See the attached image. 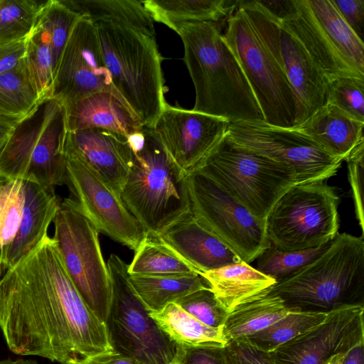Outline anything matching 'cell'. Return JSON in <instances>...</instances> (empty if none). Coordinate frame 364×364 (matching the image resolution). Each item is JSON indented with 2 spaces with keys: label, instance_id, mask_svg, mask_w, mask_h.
<instances>
[{
  "label": "cell",
  "instance_id": "d6986e66",
  "mask_svg": "<svg viewBox=\"0 0 364 364\" xmlns=\"http://www.w3.org/2000/svg\"><path fill=\"white\" fill-rule=\"evenodd\" d=\"M363 312V305L329 311L320 324L269 354L278 364H326L364 341Z\"/></svg>",
  "mask_w": 364,
  "mask_h": 364
},
{
  "label": "cell",
  "instance_id": "f546056e",
  "mask_svg": "<svg viewBox=\"0 0 364 364\" xmlns=\"http://www.w3.org/2000/svg\"><path fill=\"white\" fill-rule=\"evenodd\" d=\"M159 328L177 346H225L223 326L205 325L176 303L159 312L149 313Z\"/></svg>",
  "mask_w": 364,
  "mask_h": 364
},
{
  "label": "cell",
  "instance_id": "9a60e30c",
  "mask_svg": "<svg viewBox=\"0 0 364 364\" xmlns=\"http://www.w3.org/2000/svg\"><path fill=\"white\" fill-rule=\"evenodd\" d=\"M191 209L197 222L250 264L271 244L264 223L206 176H187Z\"/></svg>",
  "mask_w": 364,
  "mask_h": 364
},
{
  "label": "cell",
  "instance_id": "d6a6232c",
  "mask_svg": "<svg viewBox=\"0 0 364 364\" xmlns=\"http://www.w3.org/2000/svg\"><path fill=\"white\" fill-rule=\"evenodd\" d=\"M41 100L23 58L16 68L0 74V110L6 114L21 119Z\"/></svg>",
  "mask_w": 364,
  "mask_h": 364
},
{
  "label": "cell",
  "instance_id": "4dcf8cb0",
  "mask_svg": "<svg viewBox=\"0 0 364 364\" xmlns=\"http://www.w3.org/2000/svg\"><path fill=\"white\" fill-rule=\"evenodd\" d=\"M134 252V256L128 264L129 275L198 274L188 261L158 235L146 232Z\"/></svg>",
  "mask_w": 364,
  "mask_h": 364
},
{
  "label": "cell",
  "instance_id": "8d00e7d4",
  "mask_svg": "<svg viewBox=\"0 0 364 364\" xmlns=\"http://www.w3.org/2000/svg\"><path fill=\"white\" fill-rule=\"evenodd\" d=\"M45 1L0 0V45L28 38Z\"/></svg>",
  "mask_w": 364,
  "mask_h": 364
},
{
  "label": "cell",
  "instance_id": "484cf974",
  "mask_svg": "<svg viewBox=\"0 0 364 364\" xmlns=\"http://www.w3.org/2000/svg\"><path fill=\"white\" fill-rule=\"evenodd\" d=\"M129 284L149 313L159 312L167 305L200 289L209 287L197 273L161 275H129Z\"/></svg>",
  "mask_w": 364,
  "mask_h": 364
},
{
  "label": "cell",
  "instance_id": "d590c367",
  "mask_svg": "<svg viewBox=\"0 0 364 364\" xmlns=\"http://www.w3.org/2000/svg\"><path fill=\"white\" fill-rule=\"evenodd\" d=\"M331 242L315 248L296 251H284L270 245L256 259V269L276 283L282 282L313 262Z\"/></svg>",
  "mask_w": 364,
  "mask_h": 364
},
{
  "label": "cell",
  "instance_id": "2e32d148",
  "mask_svg": "<svg viewBox=\"0 0 364 364\" xmlns=\"http://www.w3.org/2000/svg\"><path fill=\"white\" fill-rule=\"evenodd\" d=\"M226 136L290 168L299 184L324 182L336 174L343 161L298 131L271 125L264 120L230 123Z\"/></svg>",
  "mask_w": 364,
  "mask_h": 364
},
{
  "label": "cell",
  "instance_id": "277c9868",
  "mask_svg": "<svg viewBox=\"0 0 364 364\" xmlns=\"http://www.w3.org/2000/svg\"><path fill=\"white\" fill-rule=\"evenodd\" d=\"M128 138L134 157L120 197L145 232L159 235L191 212L187 177L150 128Z\"/></svg>",
  "mask_w": 364,
  "mask_h": 364
},
{
  "label": "cell",
  "instance_id": "44dd1931",
  "mask_svg": "<svg viewBox=\"0 0 364 364\" xmlns=\"http://www.w3.org/2000/svg\"><path fill=\"white\" fill-rule=\"evenodd\" d=\"M202 274L242 261L227 245L200 225L192 212L158 235Z\"/></svg>",
  "mask_w": 364,
  "mask_h": 364
},
{
  "label": "cell",
  "instance_id": "4fadbf2b",
  "mask_svg": "<svg viewBox=\"0 0 364 364\" xmlns=\"http://www.w3.org/2000/svg\"><path fill=\"white\" fill-rule=\"evenodd\" d=\"M239 6L286 73L297 100L295 127L327 103L330 82L301 41L262 1Z\"/></svg>",
  "mask_w": 364,
  "mask_h": 364
},
{
  "label": "cell",
  "instance_id": "e0dca14e",
  "mask_svg": "<svg viewBox=\"0 0 364 364\" xmlns=\"http://www.w3.org/2000/svg\"><path fill=\"white\" fill-rule=\"evenodd\" d=\"M100 91L111 92L125 103L112 84L95 25L90 20L80 17L61 55L51 97L66 106Z\"/></svg>",
  "mask_w": 364,
  "mask_h": 364
},
{
  "label": "cell",
  "instance_id": "816d5d0a",
  "mask_svg": "<svg viewBox=\"0 0 364 364\" xmlns=\"http://www.w3.org/2000/svg\"><path fill=\"white\" fill-rule=\"evenodd\" d=\"M6 180L4 179V178H2L1 176H0V188L1 186V185L6 181Z\"/></svg>",
  "mask_w": 364,
  "mask_h": 364
},
{
  "label": "cell",
  "instance_id": "ab89813d",
  "mask_svg": "<svg viewBox=\"0 0 364 364\" xmlns=\"http://www.w3.org/2000/svg\"><path fill=\"white\" fill-rule=\"evenodd\" d=\"M174 303L201 323L213 328L223 326L228 314L210 287L193 291Z\"/></svg>",
  "mask_w": 364,
  "mask_h": 364
},
{
  "label": "cell",
  "instance_id": "f907efd6",
  "mask_svg": "<svg viewBox=\"0 0 364 364\" xmlns=\"http://www.w3.org/2000/svg\"><path fill=\"white\" fill-rule=\"evenodd\" d=\"M346 354H339L333 357L326 364H343Z\"/></svg>",
  "mask_w": 364,
  "mask_h": 364
},
{
  "label": "cell",
  "instance_id": "5b68a950",
  "mask_svg": "<svg viewBox=\"0 0 364 364\" xmlns=\"http://www.w3.org/2000/svg\"><path fill=\"white\" fill-rule=\"evenodd\" d=\"M94 24L115 90L141 125L152 128L166 103L156 37L117 24Z\"/></svg>",
  "mask_w": 364,
  "mask_h": 364
},
{
  "label": "cell",
  "instance_id": "f6af8a7d",
  "mask_svg": "<svg viewBox=\"0 0 364 364\" xmlns=\"http://www.w3.org/2000/svg\"><path fill=\"white\" fill-rule=\"evenodd\" d=\"M28 38L0 45V74L16 68L26 54Z\"/></svg>",
  "mask_w": 364,
  "mask_h": 364
},
{
  "label": "cell",
  "instance_id": "b9f144b4",
  "mask_svg": "<svg viewBox=\"0 0 364 364\" xmlns=\"http://www.w3.org/2000/svg\"><path fill=\"white\" fill-rule=\"evenodd\" d=\"M176 364H230L225 346L176 345Z\"/></svg>",
  "mask_w": 364,
  "mask_h": 364
},
{
  "label": "cell",
  "instance_id": "f1b7e54d",
  "mask_svg": "<svg viewBox=\"0 0 364 364\" xmlns=\"http://www.w3.org/2000/svg\"><path fill=\"white\" fill-rule=\"evenodd\" d=\"M154 21L176 31L181 24L210 21L216 23L235 9L225 0H145L141 1Z\"/></svg>",
  "mask_w": 364,
  "mask_h": 364
},
{
  "label": "cell",
  "instance_id": "5bb4252c",
  "mask_svg": "<svg viewBox=\"0 0 364 364\" xmlns=\"http://www.w3.org/2000/svg\"><path fill=\"white\" fill-rule=\"evenodd\" d=\"M64 154L70 196L60 204L80 213L99 232L136 250L146 232L120 196L65 141Z\"/></svg>",
  "mask_w": 364,
  "mask_h": 364
},
{
  "label": "cell",
  "instance_id": "836d02e7",
  "mask_svg": "<svg viewBox=\"0 0 364 364\" xmlns=\"http://www.w3.org/2000/svg\"><path fill=\"white\" fill-rule=\"evenodd\" d=\"M80 18L62 0L45 1L39 11L35 27L42 30L47 36L54 76L65 45Z\"/></svg>",
  "mask_w": 364,
  "mask_h": 364
},
{
  "label": "cell",
  "instance_id": "6da1fadb",
  "mask_svg": "<svg viewBox=\"0 0 364 364\" xmlns=\"http://www.w3.org/2000/svg\"><path fill=\"white\" fill-rule=\"evenodd\" d=\"M0 330L14 354L60 364L113 351L106 323L81 297L48 235L0 279Z\"/></svg>",
  "mask_w": 364,
  "mask_h": 364
},
{
  "label": "cell",
  "instance_id": "30bf717a",
  "mask_svg": "<svg viewBox=\"0 0 364 364\" xmlns=\"http://www.w3.org/2000/svg\"><path fill=\"white\" fill-rule=\"evenodd\" d=\"M339 198L325 182L297 184L275 203L264 223L271 245L284 251L315 248L338 233Z\"/></svg>",
  "mask_w": 364,
  "mask_h": 364
},
{
  "label": "cell",
  "instance_id": "9c48e42d",
  "mask_svg": "<svg viewBox=\"0 0 364 364\" xmlns=\"http://www.w3.org/2000/svg\"><path fill=\"white\" fill-rule=\"evenodd\" d=\"M223 36L247 80L264 121L276 127H294L297 100L286 73L239 5L228 15Z\"/></svg>",
  "mask_w": 364,
  "mask_h": 364
},
{
  "label": "cell",
  "instance_id": "7402d4cb",
  "mask_svg": "<svg viewBox=\"0 0 364 364\" xmlns=\"http://www.w3.org/2000/svg\"><path fill=\"white\" fill-rule=\"evenodd\" d=\"M65 108L69 132L100 128L129 136L143 127L138 117L124 102L106 91L87 95Z\"/></svg>",
  "mask_w": 364,
  "mask_h": 364
},
{
  "label": "cell",
  "instance_id": "603a6c76",
  "mask_svg": "<svg viewBox=\"0 0 364 364\" xmlns=\"http://www.w3.org/2000/svg\"><path fill=\"white\" fill-rule=\"evenodd\" d=\"M364 122L326 103L301 124L292 127L330 155L346 161L364 142Z\"/></svg>",
  "mask_w": 364,
  "mask_h": 364
},
{
  "label": "cell",
  "instance_id": "7bdbcfd3",
  "mask_svg": "<svg viewBox=\"0 0 364 364\" xmlns=\"http://www.w3.org/2000/svg\"><path fill=\"white\" fill-rule=\"evenodd\" d=\"M225 349L230 364H278L269 353L257 349L242 338L228 341Z\"/></svg>",
  "mask_w": 364,
  "mask_h": 364
},
{
  "label": "cell",
  "instance_id": "7c38bea8",
  "mask_svg": "<svg viewBox=\"0 0 364 364\" xmlns=\"http://www.w3.org/2000/svg\"><path fill=\"white\" fill-rule=\"evenodd\" d=\"M53 223V238L69 277L89 309L106 323L112 302V286L99 232L80 213L61 204Z\"/></svg>",
  "mask_w": 364,
  "mask_h": 364
},
{
  "label": "cell",
  "instance_id": "83f0119b",
  "mask_svg": "<svg viewBox=\"0 0 364 364\" xmlns=\"http://www.w3.org/2000/svg\"><path fill=\"white\" fill-rule=\"evenodd\" d=\"M80 17L92 23L117 24L156 37L154 21L141 1L62 0Z\"/></svg>",
  "mask_w": 364,
  "mask_h": 364
},
{
  "label": "cell",
  "instance_id": "ffe728a7",
  "mask_svg": "<svg viewBox=\"0 0 364 364\" xmlns=\"http://www.w3.org/2000/svg\"><path fill=\"white\" fill-rule=\"evenodd\" d=\"M65 143L120 196L134 157L128 136L90 128L67 131Z\"/></svg>",
  "mask_w": 364,
  "mask_h": 364
},
{
  "label": "cell",
  "instance_id": "ee69618b",
  "mask_svg": "<svg viewBox=\"0 0 364 364\" xmlns=\"http://www.w3.org/2000/svg\"><path fill=\"white\" fill-rule=\"evenodd\" d=\"M338 13L363 41L364 32V1L363 0H331Z\"/></svg>",
  "mask_w": 364,
  "mask_h": 364
},
{
  "label": "cell",
  "instance_id": "bcb514c9",
  "mask_svg": "<svg viewBox=\"0 0 364 364\" xmlns=\"http://www.w3.org/2000/svg\"><path fill=\"white\" fill-rule=\"evenodd\" d=\"M80 364H137L114 351L99 355L82 361Z\"/></svg>",
  "mask_w": 364,
  "mask_h": 364
},
{
  "label": "cell",
  "instance_id": "681fc988",
  "mask_svg": "<svg viewBox=\"0 0 364 364\" xmlns=\"http://www.w3.org/2000/svg\"><path fill=\"white\" fill-rule=\"evenodd\" d=\"M0 364H38L35 360L17 358L15 360L8 358L0 360Z\"/></svg>",
  "mask_w": 364,
  "mask_h": 364
},
{
  "label": "cell",
  "instance_id": "60d3db41",
  "mask_svg": "<svg viewBox=\"0 0 364 364\" xmlns=\"http://www.w3.org/2000/svg\"><path fill=\"white\" fill-rule=\"evenodd\" d=\"M346 161L348 163V180L354 201L355 216L363 236L364 142L357 146Z\"/></svg>",
  "mask_w": 364,
  "mask_h": 364
},
{
  "label": "cell",
  "instance_id": "f5cc1de1",
  "mask_svg": "<svg viewBox=\"0 0 364 364\" xmlns=\"http://www.w3.org/2000/svg\"><path fill=\"white\" fill-rule=\"evenodd\" d=\"M0 117H11V116H9L7 114H6L5 113H4L3 112H1L0 110ZM16 118V117H15Z\"/></svg>",
  "mask_w": 364,
  "mask_h": 364
},
{
  "label": "cell",
  "instance_id": "ac0fdd59",
  "mask_svg": "<svg viewBox=\"0 0 364 364\" xmlns=\"http://www.w3.org/2000/svg\"><path fill=\"white\" fill-rule=\"evenodd\" d=\"M229 124L223 118L166 102L150 129L178 169L187 177L225 137Z\"/></svg>",
  "mask_w": 364,
  "mask_h": 364
},
{
  "label": "cell",
  "instance_id": "f35d334b",
  "mask_svg": "<svg viewBox=\"0 0 364 364\" xmlns=\"http://www.w3.org/2000/svg\"><path fill=\"white\" fill-rule=\"evenodd\" d=\"M364 80L342 77L329 84L328 101L352 118L364 122Z\"/></svg>",
  "mask_w": 364,
  "mask_h": 364
},
{
  "label": "cell",
  "instance_id": "db71d44e",
  "mask_svg": "<svg viewBox=\"0 0 364 364\" xmlns=\"http://www.w3.org/2000/svg\"><path fill=\"white\" fill-rule=\"evenodd\" d=\"M171 364H176V363L174 361H173Z\"/></svg>",
  "mask_w": 364,
  "mask_h": 364
},
{
  "label": "cell",
  "instance_id": "4316f807",
  "mask_svg": "<svg viewBox=\"0 0 364 364\" xmlns=\"http://www.w3.org/2000/svg\"><path fill=\"white\" fill-rule=\"evenodd\" d=\"M291 310L267 289L228 313L223 326L227 341L246 338L279 321Z\"/></svg>",
  "mask_w": 364,
  "mask_h": 364
},
{
  "label": "cell",
  "instance_id": "3957f363",
  "mask_svg": "<svg viewBox=\"0 0 364 364\" xmlns=\"http://www.w3.org/2000/svg\"><path fill=\"white\" fill-rule=\"evenodd\" d=\"M267 291L290 310L328 313L344 306H364L363 236L338 233L313 262Z\"/></svg>",
  "mask_w": 364,
  "mask_h": 364
},
{
  "label": "cell",
  "instance_id": "e575fe53",
  "mask_svg": "<svg viewBox=\"0 0 364 364\" xmlns=\"http://www.w3.org/2000/svg\"><path fill=\"white\" fill-rule=\"evenodd\" d=\"M24 181L6 180L0 188V278L6 272V257L18 232L24 205Z\"/></svg>",
  "mask_w": 364,
  "mask_h": 364
},
{
  "label": "cell",
  "instance_id": "1f68e13d",
  "mask_svg": "<svg viewBox=\"0 0 364 364\" xmlns=\"http://www.w3.org/2000/svg\"><path fill=\"white\" fill-rule=\"evenodd\" d=\"M327 314L291 310L271 326L242 338L257 349L269 353L320 324Z\"/></svg>",
  "mask_w": 364,
  "mask_h": 364
},
{
  "label": "cell",
  "instance_id": "cb8c5ba5",
  "mask_svg": "<svg viewBox=\"0 0 364 364\" xmlns=\"http://www.w3.org/2000/svg\"><path fill=\"white\" fill-rule=\"evenodd\" d=\"M24 181L25 198L21 223L6 257V269L13 267L48 235L60 207L55 188Z\"/></svg>",
  "mask_w": 364,
  "mask_h": 364
},
{
  "label": "cell",
  "instance_id": "c3c4849f",
  "mask_svg": "<svg viewBox=\"0 0 364 364\" xmlns=\"http://www.w3.org/2000/svg\"><path fill=\"white\" fill-rule=\"evenodd\" d=\"M343 364H364V341L355 346L345 355Z\"/></svg>",
  "mask_w": 364,
  "mask_h": 364
},
{
  "label": "cell",
  "instance_id": "7dc6e473",
  "mask_svg": "<svg viewBox=\"0 0 364 364\" xmlns=\"http://www.w3.org/2000/svg\"><path fill=\"white\" fill-rule=\"evenodd\" d=\"M19 119L12 117H0V151Z\"/></svg>",
  "mask_w": 364,
  "mask_h": 364
},
{
  "label": "cell",
  "instance_id": "7a4b0ae2",
  "mask_svg": "<svg viewBox=\"0 0 364 364\" xmlns=\"http://www.w3.org/2000/svg\"><path fill=\"white\" fill-rule=\"evenodd\" d=\"M175 32L182 40L184 63L195 88L193 111L230 123L264 120L247 80L216 23H183Z\"/></svg>",
  "mask_w": 364,
  "mask_h": 364
},
{
  "label": "cell",
  "instance_id": "74e56055",
  "mask_svg": "<svg viewBox=\"0 0 364 364\" xmlns=\"http://www.w3.org/2000/svg\"><path fill=\"white\" fill-rule=\"evenodd\" d=\"M23 60L40 98L51 97L54 79L52 55L47 36L38 28L34 27L28 38Z\"/></svg>",
  "mask_w": 364,
  "mask_h": 364
},
{
  "label": "cell",
  "instance_id": "ba28073f",
  "mask_svg": "<svg viewBox=\"0 0 364 364\" xmlns=\"http://www.w3.org/2000/svg\"><path fill=\"white\" fill-rule=\"evenodd\" d=\"M277 15V14H276ZM301 41L331 82L364 80V43L331 0H290L277 15Z\"/></svg>",
  "mask_w": 364,
  "mask_h": 364
},
{
  "label": "cell",
  "instance_id": "8992f818",
  "mask_svg": "<svg viewBox=\"0 0 364 364\" xmlns=\"http://www.w3.org/2000/svg\"><path fill=\"white\" fill-rule=\"evenodd\" d=\"M67 131L65 106L53 97L42 99L17 122L0 151V176L49 188L65 185Z\"/></svg>",
  "mask_w": 364,
  "mask_h": 364
},
{
  "label": "cell",
  "instance_id": "52a82bcc",
  "mask_svg": "<svg viewBox=\"0 0 364 364\" xmlns=\"http://www.w3.org/2000/svg\"><path fill=\"white\" fill-rule=\"evenodd\" d=\"M193 173L213 181L264 223L277 200L299 184L290 168L236 144L226 135Z\"/></svg>",
  "mask_w": 364,
  "mask_h": 364
},
{
  "label": "cell",
  "instance_id": "d4e9b609",
  "mask_svg": "<svg viewBox=\"0 0 364 364\" xmlns=\"http://www.w3.org/2000/svg\"><path fill=\"white\" fill-rule=\"evenodd\" d=\"M200 276L228 313L276 284L273 279L243 261L208 271Z\"/></svg>",
  "mask_w": 364,
  "mask_h": 364
},
{
  "label": "cell",
  "instance_id": "8fae6325",
  "mask_svg": "<svg viewBox=\"0 0 364 364\" xmlns=\"http://www.w3.org/2000/svg\"><path fill=\"white\" fill-rule=\"evenodd\" d=\"M107 267L112 286V302L106 322L113 351L137 364H171L176 344L159 328L133 291L128 264L115 254Z\"/></svg>",
  "mask_w": 364,
  "mask_h": 364
}]
</instances>
